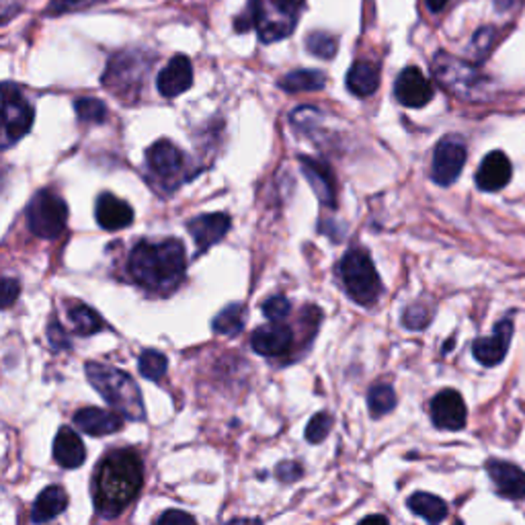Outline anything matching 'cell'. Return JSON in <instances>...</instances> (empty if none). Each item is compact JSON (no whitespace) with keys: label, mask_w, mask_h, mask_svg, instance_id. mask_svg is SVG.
Returning <instances> with one entry per match:
<instances>
[{"label":"cell","mask_w":525,"mask_h":525,"mask_svg":"<svg viewBox=\"0 0 525 525\" xmlns=\"http://www.w3.org/2000/svg\"><path fill=\"white\" fill-rule=\"evenodd\" d=\"M144 482L142 460L134 450L111 452L95 470L92 501L97 513L115 517L138 497Z\"/></svg>","instance_id":"cell-1"},{"label":"cell","mask_w":525,"mask_h":525,"mask_svg":"<svg viewBox=\"0 0 525 525\" xmlns=\"http://www.w3.org/2000/svg\"><path fill=\"white\" fill-rule=\"evenodd\" d=\"M185 246L168 238L162 243H140L129 253L128 272L138 285L150 291H171L185 275Z\"/></svg>","instance_id":"cell-2"},{"label":"cell","mask_w":525,"mask_h":525,"mask_svg":"<svg viewBox=\"0 0 525 525\" xmlns=\"http://www.w3.org/2000/svg\"><path fill=\"white\" fill-rule=\"evenodd\" d=\"M87 377L97 388L99 394L110 403L115 411L126 416L129 421L144 419V400L138 384L131 380V376L121 372V369L105 364L91 361L87 364Z\"/></svg>","instance_id":"cell-3"},{"label":"cell","mask_w":525,"mask_h":525,"mask_svg":"<svg viewBox=\"0 0 525 525\" xmlns=\"http://www.w3.org/2000/svg\"><path fill=\"white\" fill-rule=\"evenodd\" d=\"M339 273L353 302L361 306H372L382 293V280L377 275L372 257L364 249H351L345 254Z\"/></svg>","instance_id":"cell-4"},{"label":"cell","mask_w":525,"mask_h":525,"mask_svg":"<svg viewBox=\"0 0 525 525\" xmlns=\"http://www.w3.org/2000/svg\"><path fill=\"white\" fill-rule=\"evenodd\" d=\"M253 25L262 43L285 40L296 29L300 17L298 0H253Z\"/></svg>","instance_id":"cell-5"},{"label":"cell","mask_w":525,"mask_h":525,"mask_svg":"<svg viewBox=\"0 0 525 525\" xmlns=\"http://www.w3.org/2000/svg\"><path fill=\"white\" fill-rule=\"evenodd\" d=\"M434 74L442 87L468 101L484 99L486 79L472 64L439 52L434 58Z\"/></svg>","instance_id":"cell-6"},{"label":"cell","mask_w":525,"mask_h":525,"mask_svg":"<svg viewBox=\"0 0 525 525\" xmlns=\"http://www.w3.org/2000/svg\"><path fill=\"white\" fill-rule=\"evenodd\" d=\"M27 226L37 238H58L66 230L68 222V207L58 193L52 189L37 191L31 199L25 212Z\"/></svg>","instance_id":"cell-7"},{"label":"cell","mask_w":525,"mask_h":525,"mask_svg":"<svg viewBox=\"0 0 525 525\" xmlns=\"http://www.w3.org/2000/svg\"><path fill=\"white\" fill-rule=\"evenodd\" d=\"M3 113H5V138L6 144L17 142L33 126V110L19 89L6 82L3 87Z\"/></svg>","instance_id":"cell-8"},{"label":"cell","mask_w":525,"mask_h":525,"mask_svg":"<svg viewBox=\"0 0 525 525\" xmlns=\"http://www.w3.org/2000/svg\"><path fill=\"white\" fill-rule=\"evenodd\" d=\"M466 165V146L458 138L447 136L437 144L434 154V167H431V177L437 185L447 187L458 179L462 168Z\"/></svg>","instance_id":"cell-9"},{"label":"cell","mask_w":525,"mask_h":525,"mask_svg":"<svg viewBox=\"0 0 525 525\" xmlns=\"http://www.w3.org/2000/svg\"><path fill=\"white\" fill-rule=\"evenodd\" d=\"M394 95L398 103L411 110H421L434 99V87L425 79V74L416 66H408L398 74L396 84H394Z\"/></svg>","instance_id":"cell-10"},{"label":"cell","mask_w":525,"mask_h":525,"mask_svg":"<svg viewBox=\"0 0 525 525\" xmlns=\"http://www.w3.org/2000/svg\"><path fill=\"white\" fill-rule=\"evenodd\" d=\"M466 405L460 392L442 390L431 400V421L437 429L460 431L466 425Z\"/></svg>","instance_id":"cell-11"},{"label":"cell","mask_w":525,"mask_h":525,"mask_svg":"<svg viewBox=\"0 0 525 525\" xmlns=\"http://www.w3.org/2000/svg\"><path fill=\"white\" fill-rule=\"evenodd\" d=\"M511 337H513V322L501 320L495 327V333H492L491 337L476 339L474 345H472L474 358L486 368L499 366L501 361L505 359V355L509 351Z\"/></svg>","instance_id":"cell-12"},{"label":"cell","mask_w":525,"mask_h":525,"mask_svg":"<svg viewBox=\"0 0 525 525\" xmlns=\"http://www.w3.org/2000/svg\"><path fill=\"white\" fill-rule=\"evenodd\" d=\"M300 168H302L306 181L310 183V187L314 189L316 197L320 199V204L327 207H335L337 205V181L327 162L316 160L310 157H300Z\"/></svg>","instance_id":"cell-13"},{"label":"cell","mask_w":525,"mask_h":525,"mask_svg":"<svg viewBox=\"0 0 525 525\" xmlns=\"http://www.w3.org/2000/svg\"><path fill=\"white\" fill-rule=\"evenodd\" d=\"M193 84V66L187 56L177 53L171 58V62L162 68V72L157 79V87L162 97H179L185 91H189Z\"/></svg>","instance_id":"cell-14"},{"label":"cell","mask_w":525,"mask_h":525,"mask_svg":"<svg viewBox=\"0 0 525 525\" xmlns=\"http://www.w3.org/2000/svg\"><path fill=\"white\" fill-rule=\"evenodd\" d=\"M187 230L196 241L199 253H205L210 246L218 244L230 230V218L226 214H204L189 220Z\"/></svg>","instance_id":"cell-15"},{"label":"cell","mask_w":525,"mask_h":525,"mask_svg":"<svg viewBox=\"0 0 525 525\" xmlns=\"http://www.w3.org/2000/svg\"><path fill=\"white\" fill-rule=\"evenodd\" d=\"M293 343V333L285 324L273 322L267 327H259L251 337L253 349L265 358H280V355L288 353Z\"/></svg>","instance_id":"cell-16"},{"label":"cell","mask_w":525,"mask_h":525,"mask_svg":"<svg viewBox=\"0 0 525 525\" xmlns=\"http://www.w3.org/2000/svg\"><path fill=\"white\" fill-rule=\"evenodd\" d=\"M95 218L99 226L113 233V230L128 228L134 222V210L123 199L115 197L113 193H101L97 199Z\"/></svg>","instance_id":"cell-17"},{"label":"cell","mask_w":525,"mask_h":525,"mask_svg":"<svg viewBox=\"0 0 525 525\" xmlns=\"http://www.w3.org/2000/svg\"><path fill=\"white\" fill-rule=\"evenodd\" d=\"M511 162L505 157L503 152H491L486 154L484 160L481 162L476 171V185L482 191H499L511 181Z\"/></svg>","instance_id":"cell-18"},{"label":"cell","mask_w":525,"mask_h":525,"mask_svg":"<svg viewBox=\"0 0 525 525\" xmlns=\"http://www.w3.org/2000/svg\"><path fill=\"white\" fill-rule=\"evenodd\" d=\"M486 470H489L491 481L495 482L501 497L513 501L525 499V472L521 468L509 464V462L491 460Z\"/></svg>","instance_id":"cell-19"},{"label":"cell","mask_w":525,"mask_h":525,"mask_svg":"<svg viewBox=\"0 0 525 525\" xmlns=\"http://www.w3.org/2000/svg\"><path fill=\"white\" fill-rule=\"evenodd\" d=\"M74 425L92 437H103L119 431L123 427V419L119 416V413L89 406L74 415Z\"/></svg>","instance_id":"cell-20"},{"label":"cell","mask_w":525,"mask_h":525,"mask_svg":"<svg viewBox=\"0 0 525 525\" xmlns=\"http://www.w3.org/2000/svg\"><path fill=\"white\" fill-rule=\"evenodd\" d=\"M84 458H87V450H84V444L79 434L71 427H62L56 439H53V460L62 468L71 470L82 466Z\"/></svg>","instance_id":"cell-21"},{"label":"cell","mask_w":525,"mask_h":525,"mask_svg":"<svg viewBox=\"0 0 525 525\" xmlns=\"http://www.w3.org/2000/svg\"><path fill=\"white\" fill-rule=\"evenodd\" d=\"M142 60L138 56H113L103 82L111 89V92H123V89H131L142 79V71H136Z\"/></svg>","instance_id":"cell-22"},{"label":"cell","mask_w":525,"mask_h":525,"mask_svg":"<svg viewBox=\"0 0 525 525\" xmlns=\"http://www.w3.org/2000/svg\"><path fill=\"white\" fill-rule=\"evenodd\" d=\"M146 160H148L152 173H157L160 177H173L181 171L183 152L177 148L173 142L158 140L150 146L148 152H146Z\"/></svg>","instance_id":"cell-23"},{"label":"cell","mask_w":525,"mask_h":525,"mask_svg":"<svg viewBox=\"0 0 525 525\" xmlns=\"http://www.w3.org/2000/svg\"><path fill=\"white\" fill-rule=\"evenodd\" d=\"M377 87H380V71L372 62H355L347 72V89L355 97H372Z\"/></svg>","instance_id":"cell-24"},{"label":"cell","mask_w":525,"mask_h":525,"mask_svg":"<svg viewBox=\"0 0 525 525\" xmlns=\"http://www.w3.org/2000/svg\"><path fill=\"white\" fill-rule=\"evenodd\" d=\"M68 505V495L62 486L53 484L43 489L40 492V497L35 499L33 503V511H31V520L35 523H45L58 517L60 513H64V509Z\"/></svg>","instance_id":"cell-25"},{"label":"cell","mask_w":525,"mask_h":525,"mask_svg":"<svg viewBox=\"0 0 525 525\" xmlns=\"http://www.w3.org/2000/svg\"><path fill=\"white\" fill-rule=\"evenodd\" d=\"M408 509H411L415 515L427 520L431 525H439L447 517L445 501L435 495H429V492H415V495L408 499Z\"/></svg>","instance_id":"cell-26"},{"label":"cell","mask_w":525,"mask_h":525,"mask_svg":"<svg viewBox=\"0 0 525 525\" xmlns=\"http://www.w3.org/2000/svg\"><path fill=\"white\" fill-rule=\"evenodd\" d=\"M285 92H316L327 87V76L320 71H293L280 81Z\"/></svg>","instance_id":"cell-27"},{"label":"cell","mask_w":525,"mask_h":525,"mask_svg":"<svg viewBox=\"0 0 525 525\" xmlns=\"http://www.w3.org/2000/svg\"><path fill=\"white\" fill-rule=\"evenodd\" d=\"M68 316H71V322L74 324L76 333L79 335H95L99 330H103V319L99 316L92 308L84 306V304H76L68 308Z\"/></svg>","instance_id":"cell-28"},{"label":"cell","mask_w":525,"mask_h":525,"mask_svg":"<svg viewBox=\"0 0 525 525\" xmlns=\"http://www.w3.org/2000/svg\"><path fill=\"white\" fill-rule=\"evenodd\" d=\"M214 330L220 335H238L244 327V306L230 304L214 319Z\"/></svg>","instance_id":"cell-29"},{"label":"cell","mask_w":525,"mask_h":525,"mask_svg":"<svg viewBox=\"0 0 525 525\" xmlns=\"http://www.w3.org/2000/svg\"><path fill=\"white\" fill-rule=\"evenodd\" d=\"M368 406L372 411V416H384L394 411L396 406V394L390 384H376L369 388L368 394Z\"/></svg>","instance_id":"cell-30"},{"label":"cell","mask_w":525,"mask_h":525,"mask_svg":"<svg viewBox=\"0 0 525 525\" xmlns=\"http://www.w3.org/2000/svg\"><path fill=\"white\" fill-rule=\"evenodd\" d=\"M167 368H168V361L165 355L154 349H146L140 355V361H138V369H140V374L152 382H158L160 377L167 374Z\"/></svg>","instance_id":"cell-31"},{"label":"cell","mask_w":525,"mask_h":525,"mask_svg":"<svg viewBox=\"0 0 525 525\" xmlns=\"http://www.w3.org/2000/svg\"><path fill=\"white\" fill-rule=\"evenodd\" d=\"M306 50L320 60L335 58V53L339 50L337 37L324 33V31H314V33L306 37Z\"/></svg>","instance_id":"cell-32"},{"label":"cell","mask_w":525,"mask_h":525,"mask_svg":"<svg viewBox=\"0 0 525 525\" xmlns=\"http://www.w3.org/2000/svg\"><path fill=\"white\" fill-rule=\"evenodd\" d=\"M76 118L84 123H103L107 119V107L103 101L95 97H82L76 99L74 103Z\"/></svg>","instance_id":"cell-33"},{"label":"cell","mask_w":525,"mask_h":525,"mask_svg":"<svg viewBox=\"0 0 525 525\" xmlns=\"http://www.w3.org/2000/svg\"><path fill=\"white\" fill-rule=\"evenodd\" d=\"M330 427H333V416H330L329 413L314 415L306 427L308 444H314V445L322 444L324 439H327V435L330 434Z\"/></svg>","instance_id":"cell-34"},{"label":"cell","mask_w":525,"mask_h":525,"mask_svg":"<svg viewBox=\"0 0 525 525\" xmlns=\"http://www.w3.org/2000/svg\"><path fill=\"white\" fill-rule=\"evenodd\" d=\"M431 316H434V312H431V308H427L425 304H413V306H408L406 310H405L403 322H405L406 329L421 330L431 322Z\"/></svg>","instance_id":"cell-35"},{"label":"cell","mask_w":525,"mask_h":525,"mask_svg":"<svg viewBox=\"0 0 525 525\" xmlns=\"http://www.w3.org/2000/svg\"><path fill=\"white\" fill-rule=\"evenodd\" d=\"M290 300L285 296H273L269 298L265 304H262V314L267 316V320L272 322H282L285 316L290 314Z\"/></svg>","instance_id":"cell-36"},{"label":"cell","mask_w":525,"mask_h":525,"mask_svg":"<svg viewBox=\"0 0 525 525\" xmlns=\"http://www.w3.org/2000/svg\"><path fill=\"white\" fill-rule=\"evenodd\" d=\"M97 3H101V0H52L50 6H48V14L84 11Z\"/></svg>","instance_id":"cell-37"},{"label":"cell","mask_w":525,"mask_h":525,"mask_svg":"<svg viewBox=\"0 0 525 525\" xmlns=\"http://www.w3.org/2000/svg\"><path fill=\"white\" fill-rule=\"evenodd\" d=\"M157 525H197V521L189 513L179 511V509H168L158 517Z\"/></svg>","instance_id":"cell-38"},{"label":"cell","mask_w":525,"mask_h":525,"mask_svg":"<svg viewBox=\"0 0 525 525\" xmlns=\"http://www.w3.org/2000/svg\"><path fill=\"white\" fill-rule=\"evenodd\" d=\"M275 474L282 482H293L304 474V468L300 466L298 462H282V464L275 468Z\"/></svg>","instance_id":"cell-39"},{"label":"cell","mask_w":525,"mask_h":525,"mask_svg":"<svg viewBox=\"0 0 525 525\" xmlns=\"http://www.w3.org/2000/svg\"><path fill=\"white\" fill-rule=\"evenodd\" d=\"M48 337H50V343L53 345V349H68V347H71V343H68V337L64 333V329H62L56 320L50 324Z\"/></svg>","instance_id":"cell-40"},{"label":"cell","mask_w":525,"mask_h":525,"mask_svg":"<svg viewBox=\"0 0 525 525\" xmlns=\"http://www.w3.org/2000/svg\"><path fill=\"white\" fill-rule=\"evenodd\" d=\"M19 282H14L11 280V277H6V280L3 282V308H9L14 300H17L19 296Z\"/></svg>","instance_id":"cell-41"},{"label":"cell","mask_w":525,"mask_h":525,"mask_svg":"<svg viewBox=\"0 0 525 525\" xmlns=\"http://www.w3.org/2000/svg\"><path fill=\"white\" fill-rule=\"evenodd\" d=\"M358 525H390L384 515H368L366 520H361Z\"/></svg>","instance_id":"cell-42"},{"label":"cell","mask_w":525,"mask_h":525,"mask_svg":"<svg viewBox=\"0 0 525 525\" xmlns=\"http://www.w3.org/2000/svg\"><path fill=\"white\" fill-rule=\"evenodd\" d=\"M429 6V11H434V13H439V11H444V6L447 5V0H425Z\"/></svg>","instance_id":"cell-43"},{"label":"cell","mask_w":525,"mask_h":525,"mask_svg":"<svg viewBox=\"0 0 525 525\" xmlns=\"http://www.w3.org/2000/svg\"><path fill=\"white\" fill-rule=\"evenodd\" d=\"M515 0H495V6L499 11H509L513 6Z\"/></svg>","instance_id":"cell-44"},{"label":"cell","mask_w":525,"mask_h":525,"mask_svg":"<svg viewBox=\"0 0 525 525\" xmlns=\"http://www.w3.org/2000/svg\"><path fill=\"white\" fill-rule=\"evenodd\" d=\"M455 525H462V523H455Z\"/></svg>","instance_id":"cell-45"}]
</instances>
